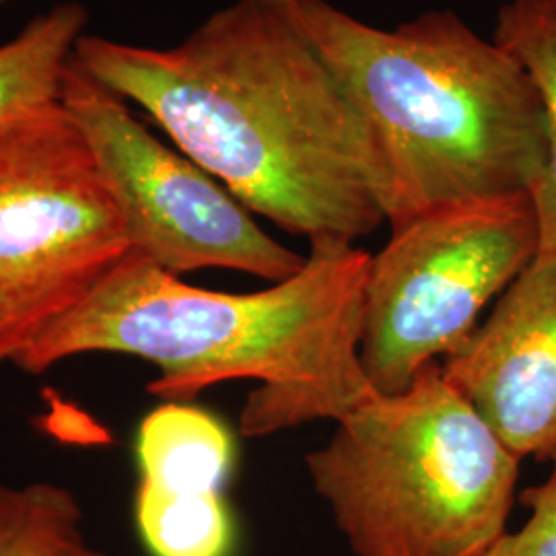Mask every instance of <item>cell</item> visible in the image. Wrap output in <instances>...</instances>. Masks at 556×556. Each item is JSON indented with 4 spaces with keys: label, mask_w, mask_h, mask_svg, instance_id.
<instances>
[{
    "label": "cell",
    "mask_w": 556,
    "mask_h": 556,
    "mask_svg": "<svg viewBox=\"0 0 556 556\" xmlns=\"http://www.w3.org/2000/svg\"><path fill=\"white\" fill-rule=\"evenodd\" d=\"M2 2H4V0H0V4H2Z\"/></svg>",
    "instance_id": "16"
},
{
    "label": "cell",
    "mask_w": 556,
    "mask_h": 556,
    "mask_svg": "<svg viewBox=\"0 0 556 556\" xmlns=\"http://www.w3.org/2000/svg\"><path fill=\"white\" fill-rule=\"evenodd\" d=\"M62 105L114 190L130 250L176 277L223 268L275 285L303 268L307 256L270 238L219 179L151 135L126 101L75 60L64 77Z\"/></svg>",
    "instance_id": "7"
},
{
    "label": "cell",
    "mask_w": 556,
    "mask_h": 556,
    "mask_svg": "<svg viewBox=\"0 0 556 556\" xmlns=\"http://www.w3.org/2000/svg\"><path fill=\"white\" fill-rule=\"evenodd\" d=\"M538 241L530 192L443 204L394 227L363 291L358 357L371 388L402 394L456 353L536 258Z\"/></svg>",
    "instance_id": "5"
},
{
    "label": "cell",
    "mask_w": 556,
    "mask_h": 556,
    "mask_svg": "<svg viewBox=\"0 0 556 556\" xmlns=\"http://www.w3.org/2000/svg\"><path fill=\"white\" fill-rule=\"evenodd\" d=\"M295 277L256 293L192 287L130 250L15 365L41 374L85 353L157 365L153 396L181 402L225 381L256 379L239 431L266 438L334 420L376 394L358 357L371 254L318 241Z\"/></svg>",
    "instance_id": "2"
},
{
    "label": "cell",
    "mask_w": 556,
    "mask_h": 556,
    "mask_svg": "<svg viewBox=\"0 0 556 556\" xmlns=\"http://www.w3.org/2000/svg\"><path fill=\"white\" fill-rule=\"evenodd\" d=\"M137 523L155 556H229L236 542L223 493H167L140 482Z\"/></svg>",
    "instance_id": "12"
},
{
    "label": "cell",
    "mask_w": 556,
    "mask_h": 556,
    "mask_svg": "<svg viewBox=\"0 0 556 556\" xmlns=\"http://www.w3.org/2000/svg\"><path fill=\"white\" fill-rule=\"evenodd\" d=\"M85 25V7L62 2L0 46V135L59 110L64 77Z\"/></svg>",
    "instance_id": "10"
},
{
    "label": "cell",
    "mask_w": 556,
    "mask_h": 556,
    "mask_svg": "<svg viewBox=\"0 0 556 556\" xmlns=\"http://www.w3.org/2000/svg\"><path fill=\"white\" fill-rule=\"evenodd\" d=\"M519 498L530 509L528 521L505 532L482 556H556V464L551 477Z\"/></svg>",
    "instance_id": "14"
},
{
    "label": "cell",
    "mask_w": 556,
    "mask_h": 556,
    "mask_svg": "<svg viewBox=\"0 0 556 556\" xmlns=\"http://www.w3.org/2000/svg\"><path fill=\"white\" fill-rule=\"evenodd\" d=\"M305 456L355 556H482L507 532L519 457L431 365L363 400Z\"/></svg>",
    "instance_id": "4"
},
{
    "label": "cell",
    "mask_w": 556,
    "mask_h": 556,
    "mask_svg": "<svg viewBox=\"0 0 556 556\" xmlns=\"http://www.w3.org/2000/svg\"><path fill=\"white\" fill-rule=\"evenodd\" d=\"M56 556H110L105 555V553H101V551H93V548H89L85 542H83V538L80 540H75V542H71L68 546H64L62 551H60Z\"/></svg>",
    "instance_id": "15"
},
{
    "label": "cell",
    "mask_w": 556,
    "mask_h": 556,
    "mask_svg": "<svg viewBox=\"0 0 556 556\" xmlns=\"http://www.w3.org/2000/svg\"><path fill=\"white\" fill-rule=\"evenodd\" d=\"M130 252L118 200L64 105L0 135V363Z\"/></svg>",
    "instance_id": "6"
},
{
    "label": "cell",
    "mask_w": 556,
    "mask_h": 556,
    "mask_svg": "<svg viewBox=\"0 0 556 556\" xmlns=\"http://www.w3.org/2000/svg\"><path fill=\"white\" fill-rule=\"evenodd\" d=\"M378 142L386 220L530 192L548 161L546 118L523 66L450 11L381 29L328 0H289Z\"/></svg>",
    "instance_id": "3"
},
{
    "label": "cell",
    "mask_w": 556,
    "mask_h": 556,
    "mask_svg": "<svg viewBox=\"0 0 556 556\" xmlns=\"http://www.w3.org/2000/svg\"><path fill=\"white\" fill-rule=\"evenodd\" d=\"M79 501L52 482L0 486V556H56L80 540Z\"/></svg>",
    "instance_id": "13"
},
{
    "label": "cell",
    "mask_w": 556,
    "mask_h": 556,
    "mask_svg": "<svg viewBox=\"0 0 556 556\" xmlns=\"http://www.w3.org/2000/svg\"><path fill=\"white\" fill-rule=\"evenodd\" d=\"M441 371L509 452L556 464V254H536Z\"/></svg>",
    "instance_id": "8"
},
{
    "label": "cell",
    "mask_w": 556,
    "mask_h": 556,
    "mask_svg": "<svg viewBox=\"0 0 556 556\" xmlns=\"http://www.w3.org/2000/svg\"><path fill=\"white\" fill-rule=\"evenodd\" d=\"M73 60L309 245H355L386 220L378 142L289 0H236L165 50L80 36Z\"/></svg>",
    "instance_id": "1"
},
{
    "label": "cell",
    "mask_w": 556,
    "mask_h": 556,
    "mask_svg": "<svg viewBox=\"0 0 556 556\" xmlns=\"http://www.w3.org/2000/svg\"><path fill=\"white\" fill-rule=\"evenodd\" d=\"M233 438L219 418L165 402L142 418L140 482L167 493H220L233 466Z\"/></svg>",
    "instance_id": "9"
},
{
    "label": "cell",
    "mask_w": 556,
    "mask_h": 556,
    "mask_svg": "<svg viewBox=\"0 0 556 556\" xmlns=\"http://www.w3.org/2000/svg\"><path fill=\"white\" fill-rule=\"evenodd\" d=\"M493 40L523 66L544 108L548 161L532 200L538 254H556V0H507L498 11Z\"/></svg>",
    "instance_id": "11"
}]
</instances>
